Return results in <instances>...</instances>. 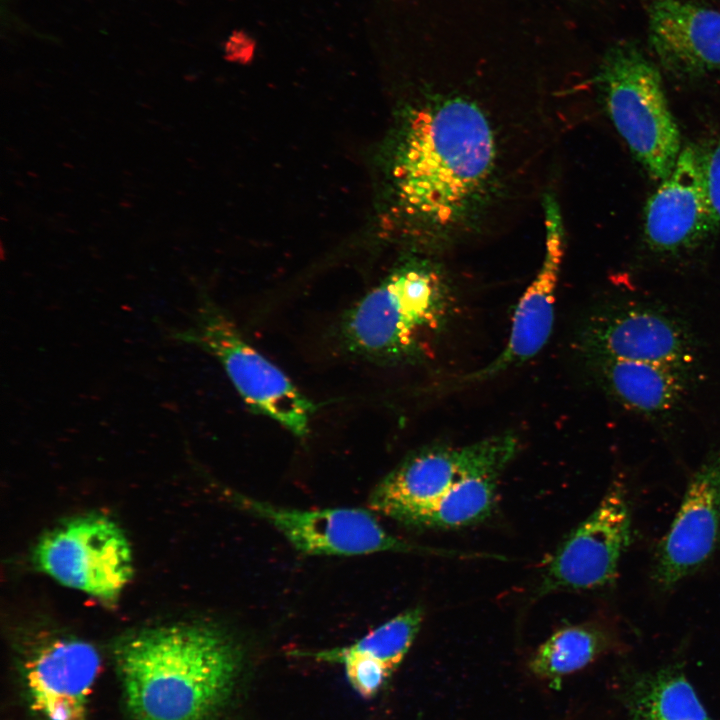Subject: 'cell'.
<instances>
[{"label":"cell","instance_id":"obj_6","mask_svg":"<svg viewBox=\"0 0 720 720\" xmlns=\"http://www.w3.org/2000/svg\"><path fill=\"white\" fill-rule=\"evenodd\" d=\"M519 441L501 434L463 447L431 446L405 458L372 490L369 508L403 525L414 519L459 481L498 474L516 456Z\"/></svg>","mask_w":720,"mask_h":720},{"label":"cell","instance_id":"obj_13","mask_svg":"<svg viewBox=\"0 0 720 720\" xmlns=\"http://www.w3.org/2000/svg\"><path fill=\"white\" fill-rule=\"evenodd\" d=\"M99 669V653L90 643L71 636L43 641L22 663L32 708L45 720H86Z\"/></svg>","mask_w":720,"mask_h":720},{"label":"cell","instance_id":"obj_16","mask_svg":"<svg viewBox=\"0 0 720 720\" xmlns=\"http://www.w3.org/2000/svg\"><path fill=\"white\" fill-rule=\"evenodd\" d=\"M605 391L627 410L651 420L675 415L695 373L631 360L589 359Z\"/></svg>","mask_w":720,"mask_h":720},{"label":"cell","instance_id":"obj_9","mask_svg":"<svg viewBox=\"0 0 720 720\" xmlns=\"http://www.w3.org/2000/svg\"><path fill=\"white\" fill-rule=\"evenodd\" d=\"M589 359L651 362L695 373L698 347L688 324L669 309L625 301L589 321L583 335Z\"/></svg>","mask_w":720,"mask_h":720},{"label":"cell","instance_id":"obj_15","mask_svg":"<svg viewBox=\"0 0 720 720\" xmlns=\"http://www.w3.org/2000/svg\"><path fill=\"white\" fill-rule=\"evenodd\" d=\"M651 44L669 69L700 74L720 69V12L681 0H656Z\"/></svg>","mask_w":720,"mask_h":720},{"label":"cell","instance_id":"obj_12","mask_svg":"<svg viewBox=\"0 0 720 720\" xmlns=\"http://www.w3.org/2000/svg\"><path fill=\"white\" fill-rule=\"evenodd\" d=\"M720 226L704 173L701 149L682 148L670 175L649 197L644 237L651 251L678 255L698 247Z\"/></svg>","mask_w":720,"mask_h":720},{"label":"cell","instance_id":"obj_21","mask_svg":"<svg viewBox=\"0 0 720 720\" xmlns=\"http://www.w3.org/2000/svg\"><path fill=\"white\" fill-rule=\"evenodd\" d=\"M297 654L318 661L342 663L351 687L363 698L375 696L384 686L392 671L381 661L362 654L344 653L338 648L303 651Z\"/></svg>","mask_w":720,"mask_h":720},{"label":"cell","instance_id":"obj_19","mask_svg":"<svg viewBox=\"0 0 720 720\" xmlns=\"http://www.w3.org/2000/svg\"><path fill=\"white\" fill-rule=\"evenodd\" d=\"M498 474L465 478L422 511L410 527L451 529L487 519L497 499Z\"/></svg>","mask_w":720,"mask_h":720},{"label":"cell","instance_id":"obj_18","mask_svg":"<svg viewBox=\"0 0 720 720\" xmlns=\"http://www.w3.org/2000/svg\"><path fill=\"white\" fill-rule=\"evenodd\" d=\"M622 647L616 631L606 624L568 625L552 634L536 650L529 667L538 677L559 681L601 655Z\"/></svg>","mask_w":720,"mask_h":720},{"label":"cell","instance_id":"obj_17","mask_svg":"<svg viewBox=\"0 0 720 720\" xmlns=\"http://www.w3.org/2000/svg\"><path fill=\"white\" fill-rule=\"evenodd\" d=\"M625 705L627 720H713L680 664L636 674Z\"/></svg>","mask_w":720,"mask_h":720},{"label":"cell","instance_id":"obj_1","mask_svg":"<svg viewBox=\"0 0 720 720\" xmlns=\"http://www.w3.org/2000/svg\"><path fill=\"white\" fill-rule=\"evenodd\" d=\"M503 144L484 104L430 95L410 112L394 167L406 212L440 241L466 232L500 191Z\"/></svg>","mask_w":720,"mask_h":720},{"label":"cell","instance_id":"obj_14","mask_svg":"<svg viewBox=\"0 0 720 720\" xmlns=\"http://www.w3.org/2000/svg\"><path fill=\"white\" fill-rule=\"evenodd\" d=\"M545 251L542 264L521 296L504 350L487 366L465 378L478 382L517 367L536 356L547 343L554 323L556 288L564 256V229L558 204L545 198Z\"/></svg>","mask_w":720,"mask_h":720},{"label":"cell","instance_id":"obj_22","mask_svg":"<svg viewBox=\"0 0 720 720\" xmlns=\"http://www.w3.org/2000/svg\"><path fill=\"white\" fill-rule=\"evenodd\" d=\"M700 149L709 196L720 221V140Z\"/></svg>","mask_w":720,"mask_h":720},{"label":"cell","instance_id":"obj_2","mask_svg":"<svg viewBox=\"0 0 720 720\" xmlns=\"http://www.w3.org/2000/svg\"><path fill=\"white\" fill-rule=\"evenodd\" d=\"M114 659L134 720H213L234 693L243 652L216 625L184 623L129 634Z\"/></svg>","mask_w":720,"mask_h":720},{"label":"cell","instance_id":"obj_20","mask_svg":"<svg viewBox=\"0 0 720 720\" xmlns=\"http://www.w3.org/2000/svg\"><path fill=\"white\" fill-rule=\"evenodd\" d=\"M421 607L406 610L383 623L353 644L338 648L344 653L373 657L384 663L392 672L402 662L422 625Z\"/></svg>","mask_w":720,"mask_h":720},{"label":"cell","instance_id":"obj_8","mask_svg":"<svg viewBox=\"0 0 720 720\" xmlns=\"http://www.w3.org/2000/svg\"><path fill=\"white\" fill-rule=\"evenodd\" d=\"M631 515L627 488L615 480L593 512L556 548L538 593L594 590L613 583L631 543Z\"/></svg>","mask_w":720,"mask_h":720},{"label":"cell","instance_id":"obj_11","mask_svg":"<svg viewBox=\"0 0 720 720\" xmlns=\"http://www.w3.org/2000/svg\"><path fill=\"white\" fill-rule=\"evenodd\" d=\"M720 548V448L690 478L679 510L660 540L651 580L669 591L702 568Z\"/></svg>","mask_w":720,"mask_h":720},{"label":"cell","instance_id":"obj_4","mask_svg":"<svg viewBox=\"0 0 720 720\" xmlns=\"http://www.w3.org/2000/svg\"><path fill=\"white\" fill-rule=\"evenodd\" d=\"M218 360L243 401L297 437L308 433L314 406L286 374L249 344L208 296H200L191 320L170 334Z\"/></svg>","mask_w":720,"mask_h":720},{"label":"cell","instance_id":"obj_3","mask_svg":"<svg viewBox=\"0 0 720 720\" xmlns=\"http://www.w3.org/2000/svg\"><path fill=\"white\" fill-rule=\"evenodd\" d=\"M449 290L430 264H407L388 275L344 316L350 351L369 360L399 362L421 353L448 314Z\"/></svg>","mask_w":720,"mask_h":720},{"label":"cell","instance_id":"obj_10","mask_svg":"<svg viewBox=\"0 0 720 720\" xmlns=\"http://www.w3.org/2000/svg\"><path fill=\"white\" fill-rule=\"evenodd\" d=\"M236 502L277 529L299 552L308 555H362L404 552L445 557L472 554L424 547L387 532L369 511L359 508L300 510L272 505L242 495Z\"/></svg>","mask_w":720,"mask_h":720},{"label":"cell","instance_id":"obj_5","mask_svg":"<svg viewBox=\"0 0 720 720\" xmlns=\"http://www.w3.org/2000/svg\"><path fill=\"white\" fill-rule=\"evenodd\" d=\"M597 81L611 121L634 157L652 179L667 178L682 149L658 69L636 48L622 46L609 52Z\"/></svg>","mask_w":720,"mask_h":720},{"label":"cell","instance_id":"obj_7","mask_svg":"<svg viewBox=\"0 0 720 720\" xmlns=\"http://www.w3.org/2000/svg\"><path fill=\"white\" fill-rule=\"evenodd\" d=\"M37 567L58 583L115 602L133 574L132 552L109 518L86 514L47 531L34 549Z\"/></svg>","mask_w":720,"mask_h":720}]
</instances>
